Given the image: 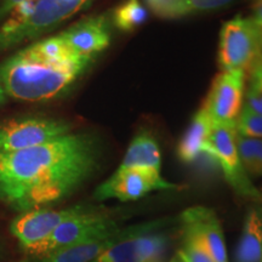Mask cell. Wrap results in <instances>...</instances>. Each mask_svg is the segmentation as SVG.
Returning a JSON list of instances; mask_svg holds the SVG:
<instances>
[{
    "mask_svg": "<svg viewBox=\"0 0 262 262\" xmlns=\"http://www.w3.org/2000/svg\"><path fill=\"white\" fill-rule=\"evenodd\" d=\"M4 254H5V242L2 235H0V258L4 256Z\"/></svg>",
    "mask_w": 262,
    "mask_h": 262,
    "instance_id": "obj_28",
    "label": "cell"
},
{
    "mask_svg": "<svg viewBox=\"0 0 262 262\" xmlns=\"http://www.w3.org/2000/svg\"><path fill=\"white\" fill-rule=\"evenodd\" d=\"M93 58L57 63L45 60L26 47L0 64V84L8 96L22 101H45L57 97L74 83Z\"/></svg>",
    "mask_w": 262,
    "mask_h": 262,
    "instance_id": "obj_2",
    "label": "cell"
},
{
    "mask_svg": "<svg viewBox=\"0 0 262 262\" xmlns=\"http://www.w3.org/2000/svg\"><path fill=\"white\" fill-rule=\"evenodd\" d=\"M234 130L238 135L253 139H262V114L242 108L235 120Z\"/></svg>",
    "mask_w": 262,
    "mask_h": 262,
    "instance_id": "obj_22",
    "label": "cell"
},
{
    "mask_svg": "<svg viewBox=\"0 0 262 262\" xmlns=\"http://www.w3.org/2000/svg\"><path fill=\"white\" fill-rule=\"evenodd\" d=\"M84 208L85 205L79 204L60 210L41 208L19 212L10 224V233L17 239L25 251L31 254L62 222L80 212Z\"/></svg>",
    "mask_w": 262,
    "mask_h": 262,
    "instance_id": "obj_11",
    "label": "cell"
},
{
    "mask_svg": "<svg viewBox=\"0 0 262 262\" xmlns=\"http://www.w3.org/2000/svg\"><path fill=\"white\" fill-rule=\"evenodd\" d=\"M117 228H119V225L110 212L95 206L85 205L80 212L62 222L49 235V238L32 251L31 255L44 257L58 249L79 243L85 239L96 237Z\"/></svg>",
    "mask_w": 262,
    "mask_h": 262,
    "instance_id": "obj_4",
    "label": "cell"
},
{
    "mask_svg": "<svg viewBox=\"0 0 262 262\" xmlns=\"http://www.w3.org/2000/svg\"><path fill=\"white\" fill-rule=\"evenodd\" d=\"M183 231L198 234L208 248L214 262H228L225 238L217 215L205 206H193L181 214Z\"/></svg>",
    "mask_w": 262,
    "mask_h": 262,
    "instance_id": "obj_14",
    "label": "cell"
},
{
    "mask_svg": "<svg viewBox=\"0 0 262 262\" xmlns=\"http://www.w3.org/2000/svg\"><path fill=\"white\" fill-rule=\"evenodd\" d=\"M162 156L155 137L149 133H140L130 142L125 156L118 169L141 168L160 171Z\"/></svg>",
    "mask_w": 262,
    "mask_h": 262,
    "instance_id": "obj_17",
    "label": "cell"
},
{
    "mask_svg": "<svg viewBox=\"0 0 262 262\" xmlns=\"http://www.w3.org/2000/svg\"><path fill=\"white\" fill-rule=\"evenodd\" d=\"M6 101H8V95L5 94V91L2 86V84H0V107H2L3 104H5Z\"/></svg>",
    "mask_w": 262,
    "mask_h": 262,
    "instance_id": "obj_27",
    "label": "cell"
},
{
    "mask_svg": "<svg viewBox=\"0 0 262 262\" xmlns=\"http://www.w3.org/2000/svg\"><path fill=\"white\" fill-rule=\"evenodd\" d=\"M60 37L75 54L91 57L102 52L111 42V21L107 15L85 17L64 29Z\"/></svg>",
    "mask_w": 262,
    "mask_h": 262,
    "instance_id": "obj_12",
    "label": "cell"
},
{
    "mask_svg": "<svg viewBox=\"0 0 262 262\" xmlns=\"http://www.w3.org/2000/svg\"><path fill=\"white\" fill-rule=\"evenodd\" d=\"M149 9L157 16L162 18H178L181 17L180 6L181 0H146Z\"/></svg>",
    "mask_w": 262,
    "mask_h": 262,
    "instance_id": "obj_24",
    "label": "cell"
},
{
    "mask_svg": "<svg viewBox=\"0 0 262 262\" xmlns=\"http://www.w3.org/2000/svg\"><path fill=\"white\" fill-rule=\"evenodd\" d=\"M171 262H181V260H180V258H178V260H172Z\"/></svg>",
    "mask_w": 262,
    "mask_h": 262,
    "instance_id": "obj_30",
    "label": "cell"
},
{
    "mask_svg": "<svg viewBox=\"0 0 262 262\" xmlns=\"http://www.w3.org/2000/svg\"><path fill=\"white\" fill-rule=\"evenodd\" d=\"M260 262H262V258H261V261H260Z\"/></svg>",
    "mask_w": 262,
    "mask_h": 262,
    "instance_id": "obj_32",
    "label": "cell"
},
{
    "mask_svg": "<svg viewBox=\"0 0 262 262\" xmlns=\"http://www.w3.org/2000/svg\"><path fill=\"white\" fill-rule=\"evenodd\" d=\"M235 0H181L180 14L182 16L194 14V12L210 11L227 6Z\"/></svg>",
    "mask_w": 262,
    "mask_h": 262,
    "instance_id": "obj_23",
    "label": "cell"
},
{
    "mask_svg": "<svg viewBox=\"0 0 262 262\" xmlns=\"http://www.w3.org/2000/svg\"><path fill=\"white\" fill-rule=\"evenodd\" d=\"M214 124L203 108L193 117L187 131L178 145V157L183 163L191 164L195 162L202 155L210 139Z\"/></svg>",
    "mask_w": 262,
    "mask_h": 262,
    "instance_id": "obj_16",
    "label": "cell"
},
{
    "mask_svg": "<svg viewBox=\"0 0 262 262\" xmlns=\"http://www.w3.org/2000/svg\"><path fill=\"white\" fill-rule=\"evenodd\" d=\"M253 67H256L257 70L260 71L261 73H262V55H261V57L258 58V60H257L256 62H255V63L253 64Z\"/></svg>",
    "mask_w": 262,
    "mask_h": 262,
    "instance_id": "obj_29",
    "label": "cell"
},
{
    "mask_svg": "<svg viewBox=\"0 0 262 262\" xmlns=\"http://www.w3.org/2000/svg\"><path fill=\"white\" fill-rule=\"evenodd\" d=\"M173 185L162 178L160 171L150 169H117L116 172L96 188L94 198L98 202L118 199L120 202L136 201L158 189H176Z\"/></svg>",
    "mask_w": 262,
    "mask_h": 262,
    "instance_id": "obj_9",
    "label": "cell"
},
{
    "mask_svg": "<svg viewBox=\"0 0 262 262\" xmlns=\"http://www.w3.org/2000/svg\"><path fill=\"white\" fill-rule=\"evenodd\" d=\"M251 19L262 31V0H255L253 4V16Z\"/></svg>",
    "mask_w": 262,
    "mask_h": 262,
    "instance_id": "obj_26",
    "label": "cell"
},
{
    "mask_svg": "<svg viewBox=\"0 0 262 262\" xmlns=\"http://www.w3.org/2000/svg\"><path fill=\"white\" fill-rule=\"evenodd\" d=\"M181 262H214L208 248L198 234L185 231V243L179 251Z\"/></svg>",
    "mask_w": 262,
    "mask_h": 262,
    "instance_id": "obj_20",
    "label": "cell"
},
{
    "mask_svg": "<svg viewBox=\"0 0 262 262\" xmlns=\"http://www.w3.org/2000/svg\"><path fill=\"white\" fill-rule=\"evenodd\" d=\"M247 93L244 94L243 108L250 112L262 114V73L256 67H251Z\"/></svg>",
    "mask_w": 262,
    "mask_h": 262,
    "instance_id": "obj_21",
    "label": "cell"
},
{
    "mask_svg": "<svg viewBox=\"0 0 262 262\" xmlns=\"http://www.w3.org/2000/svg\"><path fill=\"white\" fill-rule=\"evenodd\" d=\"M102 147L95 133H75L0 155V201L18 212L67 198L96 171Z\"/></svg>",
    "mask_w": 262,
    "mask_h": 262,
    "instance_id": "obj_1",
    "label": "cell"
},
{
    "mask_svg": "<svg viewBox=\"0 0 262 262\" xmlns=\"http://www.w3.org/2000/svg\"><path fill=\"white\" fill-rule=\"evenodd\" d=\"M148 17L147 9L139 0H125L114 9L113 25L122 32H133L142 26Z\"/></svg>",
    "mask_w": 262,
    "mask_h": 262,
    "instance_id": "obj_19",
    "label": "cell"
},
{
    "mask_svg": "<svg viewBox=\"0 0 262 262\" xmlns=\"http://www.w3.org/2000/svg\"><path fill=\"white\" fill-rule=\"evenodd\" d=\"M262 55V31L251 17L229 19L222 26L219 41V66L225 71L247 72Z\"/></svg>",
    "mask_w": 262,
    "mask_h": 262,
    "instance_id": "obj_3",
    "label": "cell"
},
{
    "mask_svg": "<svg viewBox=\"0 0 262 262\" xmlns=\"http://www.w3.org/2000/svg\"><path fill=\"white\" fill-rule=\"evenodd\" d=\"M72 125L47 117H21L0 126V155L17 152L50 142L70 134Z\"/></svg>",
    "mask_w": 262,
    "mask_h": 262,
    "instance_id": "obj_6",
    "label": "cell"
},
{
    "mask_svg": "<svg viewBox=\"0 0 262 262\" xmlns=\"http://www.w3.org/2000/svg\"><path fill=\"white\" fill-rule=\"evenodd\" d=\"M25 2H29V0H0V24L5 21V18L16 6Z\"/></svg>",
    "mask_w": 262,
    "mask_h": 262,
    "instance_id": "obj_25",
    "label": "cell"
},
{
    "mask_svg": "<svg viewBox=\"0 0 262 262\" xmlns=\"http://www.w3.org/2000/svg\"><path fill=\"white\" fill-rule=\"evenodd\" d=\"M245 72L225 71L215 78L205 104V111L214 125L234 126L244 103Z\"/></svg>",
    "mask_w": 262,
    "mask_h": 262,
    "instance_id": "obj_10",
    "label": "cell"
},
{
    "mask_svg": "<svg viewBox=\"0 0 262 262\" xmlns=\"http://www.w3.org/2000/svg\"><path fill=\"white\" fill-rule=\"evenodd\" d=\"M18 262H29L28 260H22V261H18Z\"/></svg>",
    "mask_w": 262,
    "mask_h": 262,
    "instance_id": "obj_31",
    "label": "cell"
},
{
    "mask_svg": "<svg viewBox=\"0 0 262 262\" xmlns=\"http://www.w3.org/2000/svg\"><path fill=\"white\" fill-rule=\"evenodd\" d=\"M239 159L249 178L262 176V139L241 136L235 133Z\"/></svg>",
    "mask_w": 262,
    "mask_h": 262,
    "instance_id": "obj_18",
    "label": "cell"
},
{
    "mask_svg": "<svg viewBox=\"0 0 262 262\" xmlns=\"http://www.w3.org/2000/svg\"><path fill=\"white\" fill-rule=\"evenodd\" d=\"M251 203L239 239L237 262H260L262 258V193L260 198Z\"/></svg>",
    "mask_w": 262,
    "mask_h": 262,
    "instance_id": "obj_15",
    "label": "cell"
},
{
    "mask_svg": "<svg viewBox=\"0 0 262 262\" xmlns=\"http://www.w3.org/2000/svg\"><path fill=\"white\" fill-rule=\"evenodd\" d=\"M204 155L219 164L229 186L239 196L250 202L260 198L262 191L253 185L239 159L234 126L214 125Z\"/></svg>",
    "mask_w": 262,
    "mask_h": 262,
    "instance_id": "obj_5",
    "label": "cell"
},
{
    "mask_svg": "<svg viewBox=\"0 0 262 262\" xmlns=\"http://www.w3.org/2000/svg\"><path fill=\"white\" fill-rule=\"evenodd\" d=\"M168 243V235L158 231L136 235L116 244L91 262H158Z\"/></svg>",
    "mask_w": 262,
    "mask_h": 262,
    "instance_id": "obj_13",
    "label": "cell"
},
{
    "mask_svg": "<svg viewBox=\"0 0 262 262\" xmlns=\"http://www.w3.org/2000/svg\"><path fill=\"white\" fill-rule=\"evenodd\" d=\"M93 0H37L33 14L0 40V54L38 38L91 4Z\"/></svg>",
    "mask_w": 262,
    "mask_h": 262,
    "instance_id": "obj_7",
    "label": "cell"
},
{
    "mask_svg": "<svg viewBox=\"0 0 262 262\" xmlns=\"http://www.w3.org/2000/svg\"><path fill=\"white\" fill-rule=\"evenodd\" d=\"M169 224V220H158L146 224L134 225L129 227H119L113 231L106 232L96 237L85 239L79 243L61 248L52 251L47 256L41 257L40 262H91L95 258L106 253L114 245L136 235L152 233L159 231Z\"/></svg>",
    "mask_w": 262,
    "mask_h": 262,
    "instance_id": "obj_8",
    "label": "cell"
}]
</instances>
